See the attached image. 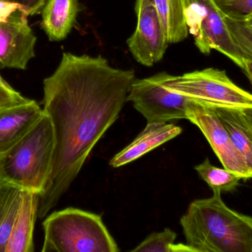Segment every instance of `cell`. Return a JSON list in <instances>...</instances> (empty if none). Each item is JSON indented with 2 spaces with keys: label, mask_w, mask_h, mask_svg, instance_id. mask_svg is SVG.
Listing matches in <instances>:
<instances>
[{
  "label": "cell",
  "mask_w": 252,
  "mask_h": 252,
  "mask_svg": "<svg viewBox=\"0 0 252 252\" xmlns=\"http://www.w3.org/2000/svg\"><path fill=\"white\" fill-rule=\"evenodd\" d=\"M135 78L101 56L63 53L44 80L43 110L55 136L51 173L39 197L38 217H47L76 179L94 146L117 121Z\"/></svg>",
  "instance_id": "cell-1"
},
{
  "label": "cell",
  "mask_w": 252,
  "mask_h": 252,
  "mask_svg": "<svg viewBox=\"0 0 252 252\" xmlns=\"http://www.w3.org/2000/svg\"><path fill=\"white\" fill-rule=\"evenodd\" d=\"M191 203L180 220L186 244L195 252H252V217L231 210L219 190Z\"/></svg>",
  "instance_id": "cell-2"
},
{
  "label": "cell",
  "mask_w": 252,
  "mask_h": 252,
  "mask_svg": "<svg viewBox=\"0 0 252 252\" xmlns=\"http://www.w3.org/2000/svg\"><path fill=\"white\" fill-rule=\"evenodd\" d=\"M55 136L53 124L44 112L31 130L0 155V183L42 195L53 164Z\"/></svg>",
  "instance_id": "cell-3"
},
{
  "label": "cell",
  "mask_w": 252,
  "mask_h": 252,
  "mask_svg": "<svg viewBox=\"0 0 252 252\" xmlns=\"http://www.w3.org/2000/svg\"><path fill=\"white\" fill-rule=\"evenodd\" d=\"M42 252H118L98 215L80 209L54 212L43 222Z\"/></svg>",
  "instance_id": "cell-4"
},
{
  "label": "cell",
  "mask_w": 252,
  "mask_h": 252,
  "mask_svg": "<svg viewBox=\"0 0 252 252\" xmlns=\"http://www.w3.org/2000/svg\"><path fill=\"white\" fill-rule=\"evenodd\" d=\"M164 85L209 106L252 112V93L238 87L222 70L206 68L178 76L167 72Z\"/></svg>",
  "instance_id": "cell-5"
},
{
  "label": "cell",
  "mask_w": 252,
  "mask_h": 252,
  "mask_svg": "<svg viewBox=\"0 0 252 252\" xmlns=\"http://www.w3.org/2000/svg\"><path fill=\"white\" fill-rule=\"evenodd\" d=\"M188 31L203 54L220 52L242 69L244 56L234 41L213 0H189L186 9Z\"/></svg>",
  "instance_id": "cell-6"
},
{
  "label": "cell",
  "mask_w": 252,
  "mask_h": 252,
  "mask_svg": "<svg viewBox=\"0 0 252 252\" xmlns=\"http://www.w3.org/2000/svg\"><path fill=\"white\" fill-rule=\"evenodd\" d=\"M166 72L148 78L135 79L127 95V102L140 112L148 124L166 123L187 119L189 98L179 94L164 85Z\"/></svg>",
  "instance_id": "cell-7"
},
{
  "label": "cell",
  "mask_w": 252,
  "mask_h": 252,
  "mask_svg": "<svg viewBox=\"0 0 252 252\" xmlns=\"http://www.w3.org/2000/svg\"><path fill=\"white\" fill-rule=\"evenodd\" d=\"M186 114L187 119L202 132L223 168L237 173L245 180L252 178L244 158L234 146L227 130L218 115L216 108L189 99Z\"/></svg>",
  "instance_id": "cell-8"
},
{
  "label": "cell",
  "mask_w": 252,
  "mask_h": 252,
  "mask_svg": "<svg viewBox=\"0 0 252 252\" xmlns=\"http://www.w3.org/2000/svg\"><path fill=\"white\" fill-rule=\"evenodd\" d=\"M136 29L127 40L129 50L136 62L152 67L162 60L169 45L167 35L157 9L150 0H136Z\"/></svg>",
  "instance_id": "cell-9"
},
{
  "label": "cell",
  "mask_w": 252,
  "mask_h": 252,
  "mask_svg": "<svg viewBox=\"0 0 252 252\" xmlns=\"http://www.w3.org/2000/svg\"><path fill=\"white\" fill-rule=\"evenodd\" d=\"M28 17L26 12L18 9L0 23V69L25 70L35 57L37 38Z\"/></svg>",
  "instance_id": "cell-10"
},
{
  "label": "cell",
  "mask_w": 252,
  "mask_h": 252,
  "mask_svg": "<svg viewBox=\"0 0 252 252\" xmlns=\"http://www.w3.org/2000/svg\"><path fill=\"white\" fill-rule=\"evenodd\" d=\"M44 110L35 101L0 109V155L20 141L36 124Z\"/></svg>",
  "instance_id": "cell-11"
},
{
  "label": "cell",
  "mask_w": 252,
  "mask_h": 252,
  "mask_svg": "<svg viewBox=\"0 0 252 252\" xmlns=\"http://www.w3.org/2000/svg\"><path fill=\"white\" fill-rule=\"evenodd\" d=\"M182 131V127L167 122L147 124L130 144L112 158L109 164L114 168L126 165L177 137Z\"/></svg>",
  "instance_id": "cell-12"
},
{
  "label": "cell",
  "mask_w": 252,
  "mask_h": 252,
  "mask_svg": "<svg viewBox=\"0 0 252 252\" xmlns=\"http://www.w3.org/2000/svg\"><path fill=\"white\" fill-rule=\"evenodd\" d=\"M39 195L24 191L5 252H33V231L38 217Z\"/></svg>",
  "instance_id": "cell-13"
},
{
  "label": "cell",
  "mask_w": 252,
  "mask_h": 252,
  "mask_svg": "<svg viewBox=\"0 0 252 252\" xmlns=\"http://www.w3.org/2000/svg\"><path fill=\"white\" fill-rule=\"evenodd\" d=\"M41 27L51 41L64 39L79 12L78 0H47L41 10Z\"/></svg>",
  "instance_id": "cell-14"
},
{
  "label": "cell",
  "mask_w": 252,
  "mask_h": 252,
  "mask_svg": "<svg viewBox=\"0 0 252 252\" xmlns=\"http://www.w3.org/2000/svg\"><path fill=\"white\" fill-rule=\"evenodd\" d=\"M216 111L252 176V112L231 108Z\"/></svg>",
  "instance_id": "cell-15"
},
{
  "label": "cell",
  "mask_w": 252,
  "mask_h": 252,
  "mask_svg": "<svg viewBox=\"0 0 252 252\" xmlns=\"http://www.w3.org/2000/svg\"><path fill=\"white\" fill-rule=\"evenodd\" d=\"M158 12L169 44H176L188 38L186 9L189 0H150Z\"/></svg>",
  "instance_id": "cell-16"
},
{
  "label": "cell",
  "mask_w": 252,
  "mask_h": 252,
  "mask_svg": "<svg viewBox=\"0 0 252 252\" xmlns=\"http://www.w3.org/2000/svg\"><path fill=\"white\" fill-rule=\"evenodd\" d=\"M2 184L0 201V252H5L7 243L17 217L24 191L19 188Z\"/></svg>",
  "instance_id": "cell-17"
},
{
  "label": "cell",
  "mask_w": 252,
  "mask_h": 252,
  "mask_svg": "<svg viewBox=\"0 0 252 252\" xmlns=\"http://www.w3.org/2000/svg\"><path fill=\"white\" fill-rule=\"evenodd\" d=\"M195 170L213 191L231 192L239 184L240 180L244 179L239 175L226 169L215 167L208 158L195 166Z\"/></svg>",
  "instance_id": "cell-18"
},
{
  "label": "cell",
  "mask_w": 252,
  "mask_h": 252,
  "mask_svg": "<svg viewBox=\"0 0 252 252\" xmlns=\"http://www.w3.org/2000/svg\"><path fill=\"white\" fill-rule=\"evenodd\" d=\"M176 237V232L166 228L163 232L151 234L130 252H195L187 244H175Z\"/></svg>",
  "instance_id": "cell-19"
},
{
  "label": "cell",
  "mask_w": 252,
  "mask_h": 252,
  "mask_svg": "<svg viewBox=\"0 0 252 252\" xmlns=\"http://www.w3.org/2000/svg\"><path fill=\"white\" fill-rule=\"evenodd\" d=\"M223 16V15H222ZM229 33L244 59L252 60V32L243 22L223 16Z\"/></svg>",
  "instance_id": "cell-20"
},
{
  "label": "cell",
  "mask_w": 252,
  "mask_h": 252,
  "mask_svg": "<svg viewBox=\"0 0 252 252\" xmlns=\"http://www.w3.org/2000/svg\"><path fill=\"white\" fill-rule=\"evenodd\" d=\"M223 16L243 22L252 15V0H213Z\"/></svg>",
  "instance_id": "cell-21"
},
{
  "label": "cell",
  "mask_w": 252,
  "mask_h": 252,
  "mask_svg": "<svg viewBox=\"0 0 252 252\" xmlns=\"http://www.w3.org/2000/svg\"><path fill=\"white\" fill-rule=\"evenodd\" d=\"M29 100L10 87L2 78H0V109L25 103Z\"/></svg>",
  "instance_id": "cell-22"
},
{
  "label": "cell",
  "mask_w": 252,
  "mask_h": 252,
  "mask_svg": "<svg viewBox=\"0 0 252 252\" xmlns=\"http://www.w3.org/2000/svg\"><path fill=\"white\" fill-rule=\"evenodd\" d=\"M7 2L18 4L26 12L28 16H33L42 10L47 0H3Z\"/></svg>",
  "instance_id": "cell-23"
},
{
  "label": "cell",
  "mask_w": 252,
  "mask_h": 252,
  "mask_svg": "<svg viewBox=\"0 0 252 252\" xmlns=\"http://www.w3.org/2000/svg\"><path fill=\"white\" fill-rule=\"evenodd\" d=\"M18 9L22 8L18 4L0 0V23L7 20L10 15Z\"/></svg>",
  "instance_id": "cell-24"
},
{
  "label": "cell",
  "mask_w": 252,
  "mask_h": 252,
  "mask_svg": "<svg viewBox=\"0 0 252 252\" xmlns=\"http://www.w3.org/2000/svg\"><path fill=\"white\" fill-rule=\"evenodd\" d=\"M242 70L252 85V60L244 59V67H243Z\"/></svg>",
  "instance_id": "cell-25"
},
{
  "label": "cell",
  "mask_w": 252,
  "mask_h": 252,
  "mask_svg": "<svg viewBox=\"0 0 252 252\" xmlns=\"http://www.w3.org/2000/svg\"><path fill=\"white\" fill-rule=\"evenodd\" d=\"M241 22H243L252 32V15Z\"/></svg>",
  "instance_id": "cell-26"
},
{
  "label": "cell",
  "mask_w": 252,
  "mask_h": 252,
  "mask_svg": "<svg viewBox=\"0 0 252 252\" xmlns=\"http://www.w3.org/2000/svg\"><path fill=\"white\" fill-rule=\"evenodd\" d=\"M1 190H2V184L0 183V201H1Z\"/></svg>",
  "instance_id": "cell-27"
},
{
  "label": "cell",
  "mask_w": 252,
  "mask_h": 252,
  "mask_svg": "<svg viewBox=\"0 0 252 252\" xmlns=\"http://www.w3.org/2000/svg\"><path fill=\"white\" fill-rule=\"evenodd\" d=\"M0 77H1V75H0Z\"/></svg>",
  "instance_id": "cell-28"
},
{
  "label": "cell",
  "mask_w": 252,
  "mask_h": 252,
  "mask_svg": "<svg viewBox=\"0 0 252 252\" xmlns=\"http://www.w3.org/2000/svg\"><path fill=\"white\" fill-rule=\"evenodd\" d=\"M0 78H1V77H0Z\"/></svg>",
  "instance_id": "cell-29"
}]
</instances>
